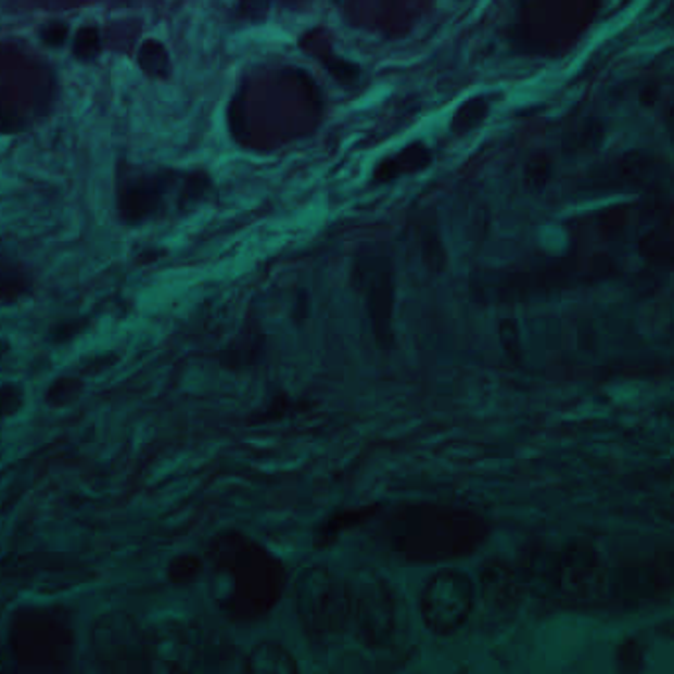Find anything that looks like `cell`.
<instances>
[{
    "instance_id": "20",
    "label": "cell",
    "mask_w": 674,
    "mask_h": 674,
    "mask_svg": "<svg viewBox=\"0 0 674 674\" xmlns=\"http://www.w3.org/2000/svg\"><path fill=\"white\" fill-rule=\"evenodd\" d=\"M382 505H368V507H358V509L341 510V512H334L332 517L325 520L321 526L315 532V546L319 550L325 548H331L334 542L339 541V536L343 532L356 529V526H363L368 520L374 519L377 512H380Z\"/></svg>"
},
{
    "instance_id": "7",
    "label": "cell",
    "mask_w": 674,
    "mask_h": 674,
    "mask_svg": "<svg viewBox=\"0 0 674 674\" xmlns=\"http://www.w3.org/2000/svg\"><path fill=\"white\" fill-rule=\"evenodd\" d=\"M76 651L74 621L64 608L34 606L18 609L9 627L12 661L34 674L66 671Z\"/></svg>"
},
{
    "instance_id": "33",
    "label": "cell",
    "mask_w": 674,
    "mask_h": 674,
    "mask_svg": "<svg viewBox=\"0 0 674 674\" xmlns=\"http://www.w3.org/2000/svg\"><path fill=\"white\" fill-rule=\"evenodd\" d=\"M627 224H630V208L625 206L609 208L597 216V230L606 238L620 236L627 228Z\"/></svg>"
},
{
    "instance_id": "8",
    "label": "cell",
    "mask_w": 674,
    "mask_h": 674,
    "mask_svg": "<svg viewBox=\"0 0 674 674\" xmlns=\"http://www.w3.org/2000/svg\"><path fill=\"white\" fill-rule=\"evenodd\" d=\"M293 601L301 627L313 645L329 647L351 633L348 577L329 565L303 568L295 580Z\"/></svg>"
},
{
    "instance_id": "31",
    "label": "cell",
    "mask_w": 674,
    "mask_h": 674,
    "mask_svg": "<svg viewBox=\"0 0 674 674\" xmlns=\"http://www.w3.org/2000/svg\"><path fill=\"white\" fill-rule=\"evenodd\" d=\"M72 52L81 60V62H91L101 54V33L98 26H81L74 42H72Z\"/></svg>"
},
{
    "instance_id": "12",
    "label": "cell",
    "mask_w": 674,
    "mask_h": 674,
    "mask_svg": "<svg viewBox=\"0 0 674 674\" xmlns=\"http://www.w3.org/2000/svg\"><path fill=\"white\" fill-rule=\"evenodd\" d=\"M149 674H196L202 663V631L196 621L165 615L144 625Z\"/></svg>"
},
{
    "instance_id": "26",
    "label": "cell",
    "mask_w": 674,
    "mask_h": 674,
    "mask_svg": "<svg viewBox=\"0 0 674 674\" xmlns=\"http://www.w3.org/2000/svg\"><path fill=\"white\" fill-rule=\"evenodd\" d=\"M137 62L147 76L151 78L166 79L170 76V55L163 42L158 40H144L139 48Z\"/></svg>"
},
{
    "instance_id": "11",
    "label": "cell",
    "mask_w": 674,
    "mask_h": 674,
    "mask_svg": "<svg viewBox=\"0 0 674 674\" xmlns=\"http://www.w3.org/2000/svg\"><path fill=\"white\" fill-rule=\"evenodd\" d=\"M89 647L101 674H149L144 625L127 611L100 615L91 627Z\"/></svg>"
},
{
    "instance_id": "13",
    "label": "cell",
    "mask_w": 674,
    "mask_h": 674,
    "mask_svg": "<svg viewBox=\"0 0 674 674\" xmlns=\"http://www.w3.org/2000/svg\"><path fill=\"white\" fill-rule=\"evenodd\" d=\"M354 285L365 297L366 313L374 341L382 351L394 348V310H396V269L387 255L363 254L356 257Z\"/></svg>"
},
{
    "instance_id": "5",
    "label": "cell",
    "mask_w": 674,
    "mask_h": 674,
    "mask_svg": "<svg viewBox=\"0 0 674 674\" xmlns=\"http://www.w3.org/2000/svg\"><path fill=\"white\" fill-rule=\"evenodd\" d=\"M596 0H534L520 4L507 36L514 50L526 55L560 58L574 48L596 23Z\"/></svg>"
},
{
    "instance_id": "19",
    "label": "cell",
    "mask_w": 674,
    "mask_h": 674,
    "mask_svg": "<svg viewBox=\"0 0 674 674\" xmlns=\"http://www.w3.org/2000/svg\"><path fill=\"white\" fill-rule=\"evenodd\" d=\"M245 674H301L297 661L281 643L259 641L245 657Z\"/></svg>"
},
{
    "instance_id": "28",
    "label": "cell",
    "mask_w": 674,
    "mask_h": 674,
    "mask_svg": "<svg viewBox=\"0 0 674 674\" xmlns=\"http://www.w3.org/2000/svg\"><path fill=\"white\" fill-rule=\"evenodd\" d=\"M550 178H552V156L548 155L546 151L532 153L531 158L524 165V170H522L524 187L531 192H542L548 187Z\"/></svg>"
},
{
    "instance_id": "29",
    "label": "cell",
    "mask_w": 674,
    "mask_h": 674,
    "mask_svg": "<svg viewBox=\"0 0 674 674\" xmlns=\"http://www.w3.org/2000/svg\"><path fill=\"white\" fill-rule=\"evenodd\" d=\"M84 392V380L81 378H58L52 386L46 392V404L52 408H64L74 404Z\"/></svg>"
},
{
    "instance_id": "25",
    "label": "cell",
    "mask_w": 674,
    "mask_h": 674,
    "mask_svg": "<svg viewBox=\"0 0 674 674\" xmlns=\"http://www.w3.org/2000/svg\"><path fill=\"white\" fill-rule=\"evenodd\" d=\"M491 113V100L485 96H476L471 100L461 103L455 111L452 119V131L455 135H465L476 129L481 123L485 122Z\"/></svg>"
},
{
    "instance_id": "17",
    "label": "cell",
    "mask_w": 674,
    "mask_h": 674,
    "mask_svg": "<svg viewBox=\"0 0 674 674\" xmlns=\"http://www.w3.org/2000/svg\"><path fill=\"white\" fill-rule=\"evenodd\" d=\"M432 151L421 141H416L398 151L396 155H390L384 161H380L374 168V182L386 185L396 178L416 175L432 165Z\"/></svg>"
},
{
    "instance_id": "22",
    "label": "cell",
    "mask_w": 674,
    "mask_h": 674,
    "mask_svg": "<svg viewBox=\"0 0 674 674\" xmlns=\"http://www.w3.org/2000/svg\"><path fill=\"white\" fill-rule=\"evenodd\" d=\"M639 252L649 264L671 266L673 264L671 220L664 221L663 226H654L651 230L643 233L641 240H639Z\"/></svg>"
},
{
    "instance_id": "14",
    "label": "cell",
    "mask_w": 674,
    "mask_h": 674,
    "mask_svg": "<svg viewBox=\"0 0 674 674\" xmlns=\"http://www.w3.org/2000/svg\"><path fill=\"white\" fill-rule=\"evenodd\" d=\"M173 177L127 175L117 185V211L125 224H143L158 214Z\"/></svg>"
},
{
    "instance_id": "32",
    "label": "cell",
    "mask_w": 674,
    "mask_h": 674,
    "mask_svg": "<svg viewBox=\"0 0 674 674\" xmlns=\"http://www.w3.org/2000/svg\"><path fill=\"white\" fill-rule=\"evenodd\" d=\"M498 341L505 354L509 356L512 363L522 365V358H524V351H522V341H520V327L517 319L512 317H505L498 321Z\"/></svg>"
},
{
    "instance_id": "6",
    "label": "cell",
    "mask_w": 674,
    "mask_h": 674,
    "mask_svg": "<svg viewBox=\"0 0 674 674\" xmlns=\"http://www.w3.org/2000/svg\"><path fill=\"white\" fill-rule=\"evenodd\" d=\"M55 100L52 67L21 46L0 44V133L33 127Z\"/></svg>"
},
{
    "instance_id": "16",
    "label": "cell",
    "mask_w": 674,
    "mask_h": 674,
    "mask_svg": "<svg viewBox=\"0 0 674 674\" xmlns=\"http://www.w3.org/2000/svg\"><path fill=\"white\" fill-rule=\"evenodd\" d=\"M344 9L358 12L354 24L366 28L382 30L387 36H396L409 30V26L418 18L420 4H404V2H377V4H346Z\"/></svg>"
},
{
    "instance_id": "37",
    "label": "cell",
    "mask_w": 674,
    "mask_h": 674,
    "mask_svg": "<svg viewBox=\"0 0 674 674\" xmlns=\"http://www.w3.org/2000/svg\"><path fill=\"white\" fill-rule=\"evenodd\" d=\"M86 329V322L84 321H66L62 322L58 329H54V341L55 343H66V341H72L74 336H78L79 332Z\"/></svg>"
},
{
    "instance_id": "10",
    "label": "cell",
    "mask_w": 674,
    "mask_h": 674,
    "mask_svg": "<svg viewBox=\"0 0 674 674\" xmlns=\"http://www.w3.org/2000/svg\"><path fill=\"white\" fill-rule=\"evenodd\" d=\"M476 599L479 589L471 575L457 568H442L421 587V621L433 637H454L475 613Z\"/></svg>"
},
{
    "instance_id": "2",
    "label": "cell",
    "mask_w": 674,
    "mask_h": 674,
    "mask_svg": "<svg viewBox=\"0 0 674 674\" xmlns=\"http://www.w3.org/2000/svg\"><path fill=\"white\" fill-rule=\"evenodd\" d=\"M206 560L212 601L233 623L264 620L285 594L289 575L283 562L243 532L216 534Z\"/></svg>"
},
{
    "instance_id": "18",
    "label": "cell",
    "mask_w": 674,
    "mask_h": 674,
    "mask_svg": "<svg viewBox=\"0 0 674 674\" xmlns=\"http://www.w3.org/2000/svg\"><path fill=\"white\" fill-rule=\"evenodd\" d=\"M301 48L307 54L317 58L322 66L329 69L332 78L339 79L344 86H354L360 78V67L354 66L353 62L334 54L331 40L325 30H309L301 38Z\"/></svg>"
},
{
    "instance_id": "30",
    "label": "cell",
    "mask_w": 674,
    "mask_h": 674,
    "mask_svg": "<svg viewBox=\"0 0 674 674\" xmlns=\"http://www.w3.org/2000/svg\"><path fill=\"white\" fill-rule=\"evenodd\" d=\"M420 247L421 255H423V262L425 266L430 267L432 271H443L447 266V252H445V245L442 242V236L437 230H423L420 233Z\"/></svg>"
},
{
    "instance_id": "27",
    "label": "cell",
    "mask_w": 674,
    "mask_h": 674,
    "mask_svg": "<svg viewBox=\"0 0 674 674\" xmlns=\"http://www.w3.org/2000/svg\"><path fill=\"white\" fill-rule=\"evenodd\" d=\"M601 139H603V125L596 119H586L568 131L564 137V149L568 153H586L597 149Z\"/></svg>"
},
{
    "instance_id": "23",
    "label": "cell",
    "mask_w": 674,
    "mask_h": 674,
    "mask_svg": "<svg viewBox=\"0 0 674 674\" xmlns=\"http://www.w3.org/2000/svg\"><path fill=\"white\" fill-rule=\"evenodd\" d=\"M33 288V277L18 264L0 262V303L24 297Z\"/></svg>"
},
{
    "instance_id": "4",
    "label": "cell",
    "mask_w": 674,
    "mask_h": 674,
    "mask_svg": "<svg viewBox=\"0 0 674 674\" xmlns=\"http://www.w3.org/2000/svg\"><path fill=\"white\" fill-rule=\"evenodd\" d=\"M618 274V259L606 252L570 254L483 277L481 281H476L475 289L481 298L514 303L524 298L552 295L577 285H594L599 281L613 279Z\"/></svg>"
},
{
    "instance_id": "34",
    "label": "cell",
    "mask_w": 674,
    "mask_h": 674,
    "mask_svg": "<svg viewBox=\"0 0 674 674\" xmlns=\"http://www.w3.org/2000/svg\"><path fill=\"white\" fill-rule=\"evenodd\" d=\"M208 189H211V177L206 173H190L180 190V206H189L204 199Z\"/></svg>"
},
{
    "instance_id": "1",
    "label": "cell",
    "mask_w": 674,
    "mask_h": 674,
    "mask_svg": "<svg viewBox=\"0 0 674 674\" xmlns=\"http://www.w3.org/2000/svg\"><path fill=\"white\" fill-rule=\"evenodd\" d=\"M321 91L297 67L266 69L247 78L230 103V131L238 143L269 151L313 133L322 117Z\"/></svg>"
},
{
    "instance_id": "36",
    "label": "cell",
    "mask_w": 674,
    "mask_h": 674,
    "mask_svg": "<svg viewBox=\"0 0 674 674\" xmlns=\"http://www.w3.org/2000/svg\"><path fill=\"white\" fill-rule=\"evenodd\" d=\"M67 34H69V26L66 23L55 21V23L46 24L40 36H42L46 44L58 48V46L66 44Z\"/></svg>"
},
{
    "instance_id": "9",
    "label": "cell",
    "mask_w": 674,
    "mask_h": 674,
    "mask_svg": "<svg viewBox=\"0 0 674 674\" xmlns=\"http://www.w3.org/2000/svg\"><path fill=\"white\" fill-rule=\"evenodd\" d=\"M348 577L351 589V633L368 649H387L402 630L398 592L384 575L360 570Z\"/></svg>"
},
{
    "instance_id": "35",
    "label": "cell",
    "mask_w": 674,
    "mask_h": 674,
    "mask_svg": "<svg viewBox=\"0 0 674 674\" xmlns=\"http://www.w3.org/2000/svg\"><path fill=\"white\" fill-rule=\"evenodd\" d=\"M24 406V390L18 384H2L0 386V420H7L18 414Z\"/></svg>"
},
{
    "instance_id": "3",
    "label": "cell",
    "mask_w": 674,
    "mask_h": 674,
    "mask_svg": "<svg viewBox=\"0 0 674 674\" xmlns=\"http://www.w3.org/2000/svg\"><path fill=\"white\" fill-rule=\"evenodd\" d=\"M488 536L483 517L445 507H402L386 520L392 552L418 564H433L475 552Z\"/></svg>"
},
{
    "instance_id": "24",
    "label": "cell",
    "mask_w": 674,
    "mask_h": 674,
    "mask_svg": "<svg viewBox=\"0 0 674 674\" xmlns=\"http://www.w3.org/2000/svg\"><path fill=\"white\" fill-rule=\"evenodd\" d=\"M206 570V560L196 554H178L166 564V580L173 586L185 587L194 584Z\"/></svg>"
},
{
    "instance_id": "15",
    "label": "cell",
    "mask_w": 674,
    "mask_h": 674,
    "mask_svg": "<svg viewBox=\"0 0 674 674\" xmlns=\"http://www.w3.org/2000/svg\"><path fill=\"white\" fill-rule=\"evenodd\" d=\"M657 168L659 163L654 156L633 151L594 168L584 180V189L592 192L637 189L651 182V178L657 175Z\"/></svg>"
},
{
    "instance_id": "38",
    "label": "cell",
    "mask_w": 674,
    "mask_h": 674,
    "mask_svg": "<svg viewBox=\"0 0 674 674\" xmlns=\"http://www.w3.org/2000/svg\"><path fill=\"white\" fill-rule=\"evenodd\" d=\"M115 363H117V356H115V354L98 356V358H93V360L84 368V372H86V374H100L103 370H107L111 366H115Z\"/></svg>"
},
{
    "instance_id": "21",
    "label": "cell",
    "mask_w": 674,
    "mask_h": 674,
    "mask_svg": "<svg viewBox=\"0 0 674 674\" xmlns=\"http://www.w3.org/2000/svg\"><path fill=\"white\" fill-rule=\"evenodd\" d=\"M262 353H264V334L259 329H247L221 353V366L233 370L252 366L259 360Z\"/></svg>"
}]
</instances>
